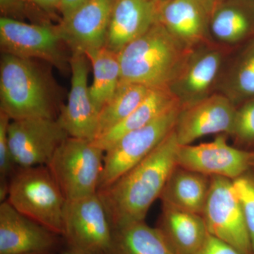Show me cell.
Returning <instances> with one entry per match:
<instances>
[{"label":"cell","instance_id":"d6986e66","mask_svg":"<svg viewBox=\"0 0 254 254\" xmlns=\"http://www.w3.org/2000/svg\"><path fill=\"white\" fill-rule=\"evenodd\" d=\"M155 227L173 254L196 253L209 235L201 215L165 205Z\"/></svg>","mask_w":254,"mask_h":254},{"label":"cell","instance_id":"30bf717a","mask_svg":"<svg viewBox=\"0 0 254 254\" xmlns=\"http://www.w3.org/2000/svg\"><path fill=\"white\" fill-rule=\"evenodd\" d=\"M11 156L18 168L47 165L68 136L57 119L11 120L8 128Z\"/></svg>","mask_w":254,"mask_h":254},{"label":"cell","instance_id":"e0dca14e","mask_svg":"<svg viewBox=\"0 0 254 254\" xmlns=\"http://www.w3.org/2000/svg\"><path fill=\"white\" fill-rule=\"evenodd\" d=\"M210 14L203 0H167L158 6V21L188 49L208 41Z\"/></svg>","mask_w":254,"mask_h":254},{"label":"cell","instance_id":"4316f807","mask_svg":"<svg viewBox=\"0 0 254 254\" xmlns=\"http://www.w3.org/2000/svg\"><path fill=\"white\" fill-rule=\"evenodd\" d=\"M11 119L0 111V200L4 201L7 198L9 180L16 172L15 165L9 143L8 128Z\"/></svg>","mask_w":254,"mask_h":254},{"label":"cell","instance_id":"9c48e42d","mask_svg":"<svg viewBox=\"0 0 254 254\" xmlns=\"http://www.w3.org/2000/svg\"><path fill=\"white\" fill-rule=\"evenodd\" d=\"M201 215L210 235L243 254H254L243 210L232 180L210 177V190Z\"/></svg>","mask_w":254,"mask_h":254},{"label":"cell","instance_id":"836d02e7","mask_svg":"<svg viewBox=\"0 0 254 254\" xmlns=\"http://www.w3.org/2000/svg\"><path fill=\"white\" fill-rule=\"evenodd\" d=\"M222 1V0H203L210 14H211L212 11L215 9V6H216L219 3L221 2Z\"/></svg>","mask_w":254,"mask_h":254},{"label":"cell","instance_id":"44dd1931","mask_svg":"<svg viewBox=\"0 0 254 254\" xmlns=\"http://www.w3.org/2000/svg\"><path fill=\"white\" fill-rule=\"evenodd\" d=\"M210 177L176 165L164 187L162 205L201 215L209 190Z\"/></svg>","mask_w":254,"mask_h":254},{"label":"cell","instance_id":"cb8c5ba5","mask_svg":"<svg viewBox=\"0 0 254 254\" xmlns=\"http://www.w3.org/2000/svg\"><path fill=\"white\" fill-rule=\"evenodd\" d=\"M85 55L91 62L93 69L90 95L100 112L113 98L120 84L121 70L118 54L105 46Z\"/></svg>","mask_w":254,"mask_h":254},{"label":"cell","instance_id":"ba28073f","mask_svg":"<svg viewBox=\"0 0 254 254\" xmlns=\"http://www.w3.org/2000/svg\"><path fill=\"white\" fill-rule=\"evenodd\" d=\"M113 228L98 193L66 200L64 213L65 245L83 254H106Z\"/></svg>","mask_w":254,"mask_h":254},{"label":"cell","instance_id":"7a4b0ae2","mask_svg":"<svg viewBox=\"0 0 254 254\" xmlns=\"http://www.w3.org/2000/svg\"><path fill=\"white\" fill-rule=\"evenodd\" d=\"M54 81L35 60L2 53L0 61V111L11 120L57 119Z\"/></svg>","mask_w":254,"mask_h":254},{"label":"cell","instance_id":"83f0119b","mask_svg":"<svg viewBox=\"0 0 254 254\" xmlns=\"http://www.w3.org/2000/svg\"><path fill=\"white\" fill-rule=\"evenodd\" d=\"M234 189L242 205L251 245L254 254V170L250 168L232 180Z\"/></svg>","mask_w":254,"mask_h":254},{"label":"cell","instance_id":"d6a6232c","mask_svg":"<svg viewBox=\"0 0 254 254\" xmlns=\"http://www.w3.org/2000/svg\"><path fill=\"white\" fill-rule=\"evenodd\" d=\"M31 4L36 5L40 9L50 13L58 10L59 11L61 0H28Z\"/></svg>","mask_w":254,"mask_h":254},{"label":"cell","instance_id":"8fae6325","mask_svg":"<svg viewBox=\"0 0 254 254\" xmlns=\"http://www.w3.org/2000/svg\"><path fill=\"white\" fill-rule=\"evenodd\" d=\"M236 110L227 95L218 93L181 106L174 128L179 144L190 145L210 134H231Z\"/></svg>","mask_w":254,"mask_h":254},{"label":"cell","instance_id":"277c9868","mask_svg":"<svg viewBox=\"0 0 254 254\" xmlns=\"http://www.w3.org/2000/svg\"><path fill=\"white\" fill-rule=\"evenodd\" d=\"M6 200L20 213L63 236L66 200L47 165L16 170Z\"/></svg>","mask_w":254,"mask_h":254},{"label":"cell","instance_id":"4dcf8cb0","mask_svg":"<svg viewBox=\"0 0 254 254\" xmlns=\"http://www.w3.org/2000/svg\"><path fill=\"white\" fill-rule=\"evenodd\" d=\"M28 0H0V7L4 17L14 18L22 14Z\"/></svg>","mask_w":254,"mask_h":254},{"label":"cell","instance_id":"603a6c76","mask_svg":"<svg viewBox=\"0 0 254 254\" xmlns=\"http://www.w3.org/2000/svg\"><path fill=\"white\" fill-rule=\"evenodd\" d=\"M106 254H173L156 227L143 221L113 229L111 245Z\"/></svg>","mask_w":254,"mask_h":254},{"label":"cell","instance_id":"5bb4252c","mask_svg":"<svg viewBox=\"0 0 254 254\" xmlns=\"http://www.w3.org/2000/svg\"><path fill=\"white\" fill-rule=\"evenodd\" d=\"M64 245L61 235L1 202L0 254H59Z\"/></svg>","mask_w":254,"mask_h":254},{"label":"cell","instance_id":"74e56055","mask_svg":"<svg viewBox=\"0 0 254 254\" xmlns=\"http://www.w3.org/2000/svg\"><path fill=\"white\" fill-rule=\"evenodd\" d=\"M56 254L52 253H36V254Z\"/></svg>","mask_w":254,"mask_h":254},{"label":"cell","instance_id":"3957f363","mask_svg":"<svg viewBox=\"0 0 254 254\" xmlns=\"http://www.w3.org/2000/svg\"><path fill=\"white\" fill-rule=\"evenodd\" d=\"M191 50L177 41L158 21L118 53L120 82L150 88L170 87Z\"/></svg>","mask_w":254,"mask_h":254},{"label":"cell","instance_id":"e575fe53","mask_svg":"<svg viewBox=\"0 0 254 254\" xmlns=\"http://www.w3.org/2000/svg\"><path fill=\"white\" fill-rule=\"evenodd\" d=\"M59 254H83L78 252V251L73 250V249L71 248V247H68L65 245H64L62 250H60L59 252Z\"/></svg>","mask_w":254,"mask_h":254},{"label":"cell","instance_id":"f546056e","mask_svg":"<svg viewBox=\"0 0 254 254\" xmlns=\"http://www.w3.org/2000/svg\"><path fill=\"white\" fill-rule=\"evenodd\" d=\"M194 254H243L236 248L209 234L199 250Z\"/></svg>","mask_w":254,"mask_h":254},{"label":"cell","instance_id":"d590c367","mask_svg":"<svg viewBox=\"0 0 254 254\" xmlns=\"http://www.w3.org/2000/svg\"><path fill=\"white\" fill-rule=\"evenodd\" d=\"M250 164L251 168L254 170V150L250 151Z\"/></svg>","mask_w":254,"mask_h":254},{"label":"cell","instance_id":"5b68a950","mask_svg":"<svg viewBox=\"0 0 254 254\" xmlns=\"http://www.w3.org/2000/svg\"><path fill=\"white\" fill-rule=\"evenodd\" d=\"M105 151L93 141L68 136L47 166L66 200L98 193L104 166Z\"/></svg>","mask_w":254,"mask_h":254},{"label":"cell","instance_id":"7402d4cb","mask_svg":"<svg viewBox=\"0 0 254 254\" xmlns=\"http://www.w3.org/2000/svg\"><path fill=\"white\" fill-rule=\"evenodd\" d=\"M254 31V8L247 0H222L210 14L209 31L222 44H237Z\"/></svg>","mask_w":254,"mask_h":254},{"label":"cell","instance_id":"52a82bcc","mask_svg":"<svg viewBox=\"0 0 254 254\" xmlns=\"http://www.w3.org/2000/svg\"><path fill=\"white\" fill-rule=\"evenodd\" d=\"M180 108L181 105L175 107L145 126L128 132L105 152L98 190L110 186L146 158L173 131Z\"/></svg>","mask_w":254,"mask_h":254},{"label":"cell","instance_id":"4fadbf2b","mask_svg":"<svg viewBox=\"0 0 254 254\" xmlns=\"http://www.w3.org/2000/svg\"><path fill=\"white\" fill-rule=\"evenodd\" d=\"M250 151L231 146L225 134H219L208 143L180 145L177 165L207 176L234 180L250 170Z\"/></svg>","mask_w":254,"mask_h":254},{"label":"cell","instance_id":"2e32d148","mask_svg":"<svg viewBox=\"0 0 254 254\" xmlns=\"http://www.w3.org/2000/svg\"><path fill=\"white\" fill-rule=\"evenodd\" d=\"M114 0H88L59 27L71 53L86 54L105 46Z\"/></svg>","mask_w":254,"mask_h":254},{"label":"cell","instance_id":"8d00e7d4","mask_svg":"<svg viewBox=\"0 0 254 254\" xmlns=\"http://www.w3.org/2000/svg\"><path fill=\"white\" fill-rule=\"evenodd\" d=\"M153 1H155L157 4H161V3L164 2V1H167V0H153Z\"/></svg>","mask_w":254,"mask_h":254},{"label":"cell","instance_id":"9a60e30c","mask_svg":"<svg viewBox=\"0 0 254 254\" xmlns=\"http://www.w3.org/2000/svg\"><path fill=\"white\" fill-rule=\"evenodd\" d=\"M223 60V50L209 42L190 50L181 70L170 86L182 107L210 95Z\"/></svg>","mask_w":254,"mask_h":254},{"label":"cell","instance_id":"1f68e13d","mask_svg":"<svg viewBox=\"0 0 254 254\" xmlns=\"http://www.w3.org/2000/svg\"><path fill=\"white\" fill-rule=\"evenodd\" d=\"M87 1L88 0H61L59 11L62 14V19L67 18Z\"/></svg>","mask_w":254,"mask_h":254},{"label":"cell","instance_id":"8992f818","mask_svg":"<svg viewBox=\"0 0 254 254\" xmlns=\"http://www.w3.org/2000/svg\"><path fill=\"white\" fill-rule=\"evenodd\" d=\"M1 53L23 58L43 60L60 71L66 72L70 58L58 26L28 23L14 18H0Z\"/></svg>","mask_w":254,"mask_h":254},{"label":"cell","instance_id":"484cf974","mask_svg":"<svg viewBox=\"0 0 254 254\" xmlns=\"http://www.w3.org/2000/svg\"><path fill=\"white\" fill-rule=\"evenodd\" d=\"M227 94L235 100L254 98V40L242 52L229 78Z\"/></svg>","mask_w":254,"mask_h":254},{"label":"cell","instance_id":"ffe728a7","mask_svg":"<svg viewBox=\"0 0 254 254\" xmlns=\"http://www.w3.org/2000/svg\"><path fill=\"white\" fill-rule=\"evenodd\" d=\"M181 105L170 87L151 88L146 98L124 121L97 137L93 141L106 151L128 132L145 126L164 113Z\"/></svg>","mask_w":254,"mask_h":254},{"label":"cell","instance_id":"7c38bea8","mask_svg":"<svg viewBox=\"0 0 254 254\" xmlns=\"http://www.w3.org/2000/svg\"><path fill=\"white\" fill-rule=\"evenodd\" d=\"M87 61L86 55L71 53V88L67 103L60 107L57 120L68 136L94 141L98 135L100 112L90 95Z\"/></svg>","mask_w":254,"mask_h":254},{"label":"cell","instance_id":"6da1fadb","mask_svg":"<svg viewBox=\"0 0 254 254\" xmlns=\"http://www.w3.org/2000/svg\"><path fill=\"white\" fill-rule=\"evenodd\" d=\"M180 146L173 129L146 158L98 190L113 229L145 220L177 165Z\"/></svg>","mask_w":254,"mask_h":254},{"label":"cell","instance_id":"ac0fdd59","mask_svg":"<svg viewBox=\"0 0 254 254\" xmlns=\"http://www.w3.org/2000/svg\"><path fill=\"white\" fill-rule=\"evenodd\" d=\"M153 0H114L105 47L118 53L158 22Z\"/></svg>","mask_w":254,"mask_h":254},{"label":"cell","instance_id":"f1b7e54d","mask_svg":"<svg viewBox=\"0 0 254 254\" xmlns=\"http://www.w3.org/2000/svg\"><path fill=\"white\" fill-rule=\"evenodd\" d=\"M230 135L240 146H254V98L246 100L242 106L237 108Z\"/></svg>","mask_w":254,"mask_h":254},{"label":"cell","instance_id":"d4e9b609","mask_svg":"<svg viewBox=\"0 0 254 254\" xmlns=\"http://www.w3.org/2000/svg\"><path fill=\"white\" fill-rule=\"evenodd\" d=\"M150 90L149 87L139 83L120 82L113 98L100 111L97 137L129 116Z\"/></svg>","mask_w":254,"mask_h":254}]
</instances>
